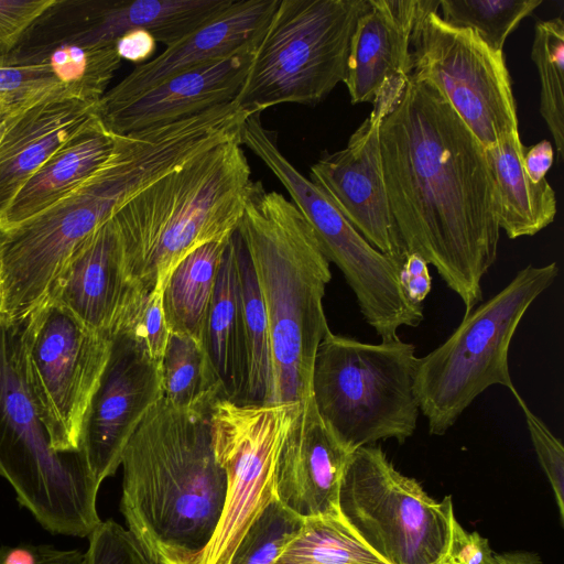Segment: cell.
<instances>
[{"mask_svg":"<svg viewBox=\"0 0 564 564\" xmlns=\"http://www.w3.org/2000/svg\"><path fill=\"white\" fill-rule=\"evenodd\" d=\"M383 178L405 253L420 254L462 300H482L500 228L486 151L445 98L410 74L380 127Z\"/></svg>","mask_w":564,"mask_h":564,"instance_id":"obj_1","label":"cell"},{"mask_svg":"<svg viewBox=\"0 0 564 564\" xmlns=\"http://www.w3.org/2000/svg\"><path fill=\"white\" fill-rule=\"evenodd\" d=\"M208 415L161 398L123 451L120 510L158 564H200L220 520L227 479Z\"/></svg>","mask_w":564,"mask_h":564,"instance_id":"obj_2","label":"cell"},{"mask_svg":"<svg viewBox=\"0 0 564 564\" xmlns=\"http://www.w3.org/2000/svg\"><path fill=\"white\" fill-rule=\"evenodd\" d=\"M112 135L109 156L80 185L0 230V322L22 323L46 302L76 249L123 204L177 166L174 148L155 129Z\"/></svg>","mask_w":564,"mask_h":564,"instance_id":"obj_3","label":"cell"},{"mask_svg":"<svg viewBox=\"0 0 564 564\" xmlns=\"http://www.w3.org/2000/svg\"><path fill=\"white\" fill-rule=\"evenodd\" d=\"M237 231L268 317L273 403H301L312 395L315 354L330 330L323 307L329 261L294 204L261 182L251 186Z\"/></svg>","mask_w":564,"mask_h":564,"instance_id":"obj_4","label":"cell"},{"mask_svg":"<svg viewBox=\"0 0 564 564\" xmlns=\"http://www.w3.org/2000/svg\"><path fill=\"white\" fill-rule=\"evenodd\" d=\"M253 181L241 139L195 156L141 191L108 219L129 276L165 286L197 248L238 228Z\"/></svg>","mask_w":564,"mask_h":564,"instance_id":"obj_5","label":"cell"},{"mask_svg":"<svg viewBox=\"0 0 564 564\" xmlns=\"http://www.w3.org/2000/svg\"><path fill=\"white\" fill-rule=\"evenodd\" d=\"M0 477L18 502L52 534L88 538L101 522L100 485L80 453L50 443L23 367L21 324L0 322Z\"/></svg>","mask_w":564,"mask_h":564,"instance_id":"obj_6","label":"cell"},{"mask_svg":"<svg viewBox=\"0 0 564 564\" xmlns=\"http://www.w3.org/2000/svg\"><path fill=\"white\" fill-rule=\"evenodd\" d=\"M419 357L400 338L369 344L330 330L319 343L312 372L317 412L354 451L413 435L420 413Z\"/></svg>","mask_w":564,"mask_h":564,"instance_id":"obj_7","label":"cell"},{"mask_svg":"<svg viewBox=\"0 0 564 564\" xmlns=\"http://www.w3.org/2000/svg\"><path fill=\"white\" fill-rule=\"evenodd\" d=\"M557 275L556 262L519 270L502 290L464 315L445 341L419 358L415 392L430 434L444 435L489 387L516 389L508 362L512 337Z\"/></svg>","mask_w":564,"mask_h":564,"instance_id":"obj_8","label":"cell"},{"mask_svg":"<svg viewBox=\"0 0 564 564\" xmlns=\"http://www.w3.org/2000/svg\"><path fill=\"white\" fill-rule=\"evenodd\" d=\"M368 0H279L235 99L248 116L315 106L346 77L349 42Z\"/></svg>","mask_w":564,"mask_h":564,"instance_id":"obj_9","label":"cell"},{"mask_svg":"<svg viewBox=\"0 0 564 564\" xmlns=\"http://www.w3.org/2000/svg\"><path fill=\"white\" fill-rule=\"evenodd\" d=\"M241 143L282 183L313 229L326 259L341 271L364 319L381 341L400 338L398 330L402 326H419L424 319L423 306H413L404 297L399 284L401 267L373 248L325 193L286 159L276 133L263 126L260 115L246 119Z\"/></svg>","mask_w":564,"mask_h":564,"instance_id":"obj_10","label":"cell"},{"mask_svg":"<svg viewBox=\"0 0 564 564\" xmlns=\"http://www.w3.org/2000/svg\"><path fill=\"white\" fill-rule=\"evenodd\" d=\"M338 509L389 564H433L448 546L455 513L451 496L437 501L401 474L381 447L355 449L345 468Z\"/></svg>","mask_w":564,"mask_h":564,"instance_id":"obj_11","label":"cell"},{"mask_svg":"<svg viewBox=\"0 0 564 564\" xmlns=\"http://www.w3.org/2000/svg\"><path fill=\"white\" fill-rule=\"evenodd\" d=\"M20 324L25 378L51 446L57 453H79L111 337L48 300Z\"/></svg>","mask_w":564,"mask_h":564,"instance_id":"obj_12","label":"cell"},{"mask_svg":"<svg viewBox=\"0 0 564 564\" xmlns=\"http://www.w3.org/2000/svg\"><path fill=\"white\" fill-rule=\"evenodd\" d=\"M440 0H427L410 40L412 75L433 86L485 149L519 132L503 52L474 31L445 22Z\"/></svg>","mask_w":564,"mask_h":564,"instance_id":"obj_13","label":"cell"},{"mask_svg":"<svg viewBox=\"0 0 564 564\" xmlns=\"http://www.w3.org/2000/svg\"><path fill=\"white\" fill-rule=\"evenodd\" d=\"M300 409L295 402L240 404L226 399L210 405L212 444L227 490L200 564H229L250 524L275 498L276 460Z\"/></svg>","mask_w":564,"mask_h":564,"instance_id":"obj_14","label":"cell"},{"mask_svg":"<svg viewBox=\"0 0 564 564\" xmlns=\"http://www.w3.org/2000/svg\"><path fill=\"white\" fill-rule=\"evenodd\" d=\"M408 76L384 84L372 102L370 115L349 137L347 145L325 152L310 170V180L355 229L401 268L406 253L386 191L380 127Z\"/></svg>","mask_w":564,"mask_h":564,"instance_id":"obj_15","label":"cell"},{"mask_svg":"<svg viewBox=\"0 0 564 564\" xmlns=\"http://www.w3.org/2000/svg\"><path fill=\"white\" fill-rule=\"evenodd\" d=\"M234 0H56L32 25L24 47L44 53L62 44H111L132 30L166 47L224 12Z\"/></svg>","mask_w":564,"mask_h":564,"instance_id":"obj_16","label":"cell"},{"mask_svg":"<svg viewBox=\"0 0 564 564\" xmlns=\"http://www.w3.org/2000/svg\"><path fill=\"white\" fill-rule=\"evenodd\" d=\"M161 398L160 365L129 335H113L107 366L85 416L79 448L99 485L116 474L129 440Z\"/></svg>","mask_w":564,"mask_h":564,"instance_id":"obj_17","label":"cell"},{"mask_svg":"<svg viewBox=\"0 0 564 564\" xmlns=\"http://www.w3.org/2000/svg\"><path fill=\"white\" fill-rule=\"evenodd\" d=\"M147 292L129 276L117 236L107 220L76 249L47 300L87 327L112 337Z\"/></svg>","mask_w":564,"mask_h":564,"instance_id":"obj_18","label":"cell"},{"mask_svg":"<svg viewBox=\"0 0 564 564\" xmlns=\"http://www.w3.org/2000/svg\"><path fill=\"white\" fill-rule=\"evenodd\" d=\"M352 452L308 397L301 402L276 460L275 498L302 519L339 513L340 482Z\"/></svg>","mask_w":564,"mask_h":564,"instance_id":"obj_19","label":"cell"},{"mask_svg":"<svg viewBox=\"0 0 564 564\" xmlns=\"http://www.w3.org/2000/svg\"><path fill=\"white\" fill-rule=\"evenodd\" d=\"M279 0H234L219 15L137 65L99 99L95 108L127 102L165 79L232 55L253 52Z\"/></svg>","mask_w":564,"mask_h":564,"instance_id":"obj_20","label":"cell"},{"mask_svg":"<svg viewBox=\"0 0 564 564\" xmlns=\"http://www.w3.org/2000/svg\"><path fill=\"white\" fill-rule=\"evenodd\" d=\"M253 52L204 64L174 75L138 97L95 115L112 134H127L181 120L231 102L248 75Z\"/></svg>","mask_w":564,"mask_h":564,"instance_id":"obj_21","label":"cell"},{"mask_svg":"<svg viewBox=\"0 0 564 564\" xmlns=\"http://www.w3.org/2000/svg\"><path fill=\"white\" fill-rule=\"evenodd\" d=\"M427 0H368L349 42L345 85L352 104L373 102L388 82L412 73L410 40Z\"/></svg>","mask_w":564,"mask_h":564,"instance_id":"obj_22","label":"cell"},{"mask_svg":"<svg viewBox=\"0 0 564 564\" xmlns=\"http://www.w3.org/2000/svg\"><path fill=\"white\" fill-rule=\"evenodd\" d=\"M95 106L62 86L21 111L0 143V213L94 115Z\"/></svg>","mask_w":564,"mask_h":564,"instance_id":"obj_23","label":"cell"},{"mask_svg":"<svg viewBox=\"0 0 564 564\" xmlns=\"http://www.w3.org/2000/svg\"><path fill=\"white\" fill-rule=\"evenodd\" d=\"M112 147L113 135L94 112L0 213V230L21 224L74 191L106 161Z\"/></svg>","mask_w":564,"mask_h":564,"instance_id":"obj_24","label":"cell"},{"mask_svg":"<svg viewBox=\"0 0 564 564\" xmlns=\"http://www.w3.org/2000/svg\"><path fill=\"white\" fill-rule=\"evenodd\" d=\"M235 232L227 242L219 267L207 318L205 348L220 381L224 399L242 404L247 351Z\"/></svg>","mask_w":564,"mask_h":564,"instance_id":"obj_25","label":"cell"},{"mask_svg":"<svg viewBox=\"0 0 564 564\" xmlns=\"http://www.w3.org/2000/svg\"><path fill=\"white\" fill-rule=\"evenodd\" d=\"M520 133L485 149L491 170L500 230L508 238L531 237L547 227L556 215V196L546 178L534 183L523 167Z\"/></svg>","mask_w":564,"mask_h":564,"instance_id":"obj_26","label":"cell"},{"mask_svg":"<svg viewBox=\"0 0 564 564\" xmlns=\"http://www.w3.org/2000/svg\"><path fill=\"white\" fill-rule=\"evenodd\" d=\"M229 238L197 248L170 274L163 308L171 333L191 336L205 346L208 313Z\"/></svg>","mask_w":564,"mask_h":564,"instance_id":"obj_27","label":"cell"},{"mask_svg":"<svg viewBox=\"0 0 564 564\" xmlns=\"http://www.w3.org/2000/svg\"><path fill=\"white\" fill-rule=\"evenodd\" d=\"M162 399L177 409H209L224 399L220 381L203 344L171 333L160 364Z\"/></svg>","mask_w":564,"mask_h":564,"instance_id":"obj_28","label":"cell"},{"mask_svg":"<svg viewBox=\"0 0 564 564\" xmlns=\"http://www.w3.org/2000/svg\"><path fill=\"white\" fill-rule=\"evenodd\" d=\"M235 240L247 351V382L242 404H270L274 398V373L268 317L250 258L237 230Z\"/></svg>","mask_w":564,"mask_h":564,"instance_id":"obj_29","label":"cell"},{"mask_svg":"<svg viewBox=\"0 0 564 564\" xmlns=\"http://www.w3.org/2000/svg\"><path fill=\"white\" fill-rule=\"evenodd\" d=\"M279 558L318 564H389L340 513L304 519L300 531Z\"/></svg>","mask_w":564,"mask_h":564,"instance_id":"obj_30","label":"cell"},{"mask_svg":"<svg viewBox=\"0 0 564 564\" xmlns=\"http://www.w3.org/2000/svg\"><path fill=\"white\" fill-rule=\"evenodd\" d=\"M115 43L78 45L62 44L36 58L46 62L57 78L84 100L97 104L121 65Z\"/></svg>","mask_w":564,"mask_h":564,"instance_id":"obj_31","label":"cell"},{"mask_svg":"<svg viewBox=\"0 0 564 564\" xmlns=\"http://www.w3.org/2000/svg\"><path fill=\"white\" fill-rule=\"evenodd\" d=\"M531 58L541 84L540 113L561 160L564 147V21L561 17L535 23Z\"/></svg>","mask_w":564,"mask_h":564,"instance_id":"obj_32","label":"cell"},{"mask_svg":"<svg viewBox=\"0 0 564 564\" xmlns=\"http://www.w3.org/2000/svg\"><path fill=\"white\" fill-rule=\"evenodd\" d=\"M542 0H440L441 18L474 31L489 47L503 52L507 37Z\"/></svg>","mask_w":564,"mask_h":564,"instance_id":"obj_33","label":"cell"},{"mask_svg":"<svg viewBox=\"0 0 564 564\" xmlns=\"http://www.w3.org/2000/svg\"><path fill=\"white\" fill-rule=\"evenodd\" d=\"M303 520L272 499L243 534L229 564H273L297 534Z\"/></svg>","mask_w":564,"mask_h":564,"instance_id":"obj_34","label":"cell"},{"mask_svg":"<svg viewBox=\"0 0 564 564\" xmlns=\"http://www.w3.org/2000/svg\"><path fill=\"white\" fill-rule=\"evenodd\" d=\"M163 291L160 284L148 291L119 332L129 335L158 365L171 335L163 308Z\"/></svg>","mask_w":564,"mask_h":564,"instance_id":"obj_35","label":"cell"},{"mask_svg":"<svg viewBox=\"0 0 564 564\" xmlns=\"http://www.w3.org/2000/svg\"><path fill=\"white\" fill-rule=\"evenodd\" d=\"M85 554L86 564H158L142 543L113 520L95 528Z\"/></svg>","mask_w":564,"mask_h":564,"instance_id":"obj_36","label":"cell"},{"mask_svg":"<svg viewBox=\"0 0 564 564\" xmlns=\"http://www.w3.org/2000/svg\"><path fill=\"white\" fill-rule=\"evenodd\" d=\"M523 412L539 463L554 494L560 519L564 521V447L544 422L529 408L517 389L511 391Z\"/></svg>","mask_w":564,"mask_h":564,"instance_id":"obj_37","label":"cell"},{"mask_svg":"<svg viewBox=\"0 0 564 564\" xmlns=\"http://www.w3.org/2000/svg\"><path fill=\"white\" fill-rule=\"evenodd\" d=\"M56 0H0V57L12 53Z\"/></svg>","mask_w":564,"mask_h":564,"instance_id":"obj_38","label":"cell"},{"mask_svg":"<svg viewBox=\"0 0 564 564\" xmlns=\"http://www.w3.org/2000/svg\"><path fill=\"white\" fill-rule=\"evenodd\" d=\"M63 86L46 63H25L12 55L0 57V94L44 91Z\"/></svg>","mask_w":564,"mask_h":564,"instance_id":"obj_39","label":"cell"},{"mask_svg":"<svg viewBox=\"0 0 564 564\" xmlns=\"http://www.w3.org/2000/svg\"><path fill=\"white\" fill-rule=\"evenodd\" d=\"M433 564H494V552L486 538L466 531L455 518L447 550Z\"/></svg>","mask_w":564,"mask_h":564,"instance_id":"obj_40","label":"cell"},{"mask_svg":"<svg viewBox=\"0 0 564 564\" xmlns=\"http://www.w3.org/2000/svg\"><path fill=\"white\" fill-rule=\"evenodd\" d=\"M0 564H86V554L45 544H19L0 547Z\"/></svg>","mask_w":564,"mask_h":564,"instance_id":"obj_41","label":"cell"},{"mask_svg":"<svg viewBox=\"0 0 564 564\" xmlns=\"http://www.w3.org/2000/svg\"><path fill=\"white\" fill-rule=\"evenodd\" d=\"M399 284L410 304L423 306V302L432 289V278L429 264L420 254H406L399 272Z\"/></svg>","mask_w":564,"mask_h":564,"instance_id":"obj_42","label":"cell"},{"mask_svg":"<svg viewBox=\"0 0 564 564\" xmlns=\"http://www.w3.org/2000/svg\"><path fill=\"white\" fill-rule=\"evenodd\" d=\"M156 40L145 30H132L115 42L116 51L121 59L144 64L151 59L156 51Z\"/></svg>","mask_w":564,"mask_h":564,"instance_id":"obj_43","label":"cell"},{"mask_svg":"<svg viewBox=\"0 0 564 564\" xmlns=\"http://www.w3.org/2000/svg\"><path fill=\"white\" fill-rule=\"evenodd\" d=\"M554 159V150L550 141L525 147L523 152V167L530 180L538 183L545 177Z\"/></svg>","mask_w":564,"mask_h":564,"instance_id":"obj_44","label":"cell"},{"mask_svg":"<svg viewBox=\"0 0 564 564\" xmlns=\"http://www.w3.org/2000/svg\"><path fill=\"white\" fill-rule=\"evenodd\" d=\"M59 87L44 91L0 94V116L31 106Z\"/></svg>","mask_w":564,"mask_h":564,"instance_id":"obj_45","label":"cell"},{"mask_svg":"<svg viewBox=\"0 0 564 564\" xmlns=\"http://www.w3.org/2000/svg\"><path fill=\"white\" fill-rule=\"evenodd\" d=\"M494 564H543L541 557L532 552L514 551L494 553Z\"/></svg>","mask_w":564,"mask_h":564,"instance_id":"obj_46","label":"cell"},{"mask_svg":"<svg viewBox=\"0 0 564 564\" xmlns=\"http://www.w3.org/2000/svg\"><path fill=\"white\" fill-rule=\"evenodd\" d=\"M25 108L0 116V143H1L2 139L4 138L7 131L11 127V124L14 122V120L18 118V116L21 113V111L24 110Z\"/></svg>","mask_w":564,"mask_h":564,"instance_id":"obj_47","label":"cell"},{"mask_svg":"<svg viewBox=\"0 0 564 564\" xmlns=\"http://www.w3.org/2000/svg\"><path fill=\"white\" fill-rule=\"evenodd\" d=\"M273 564H318V563L306 562V561H289V560L278 558Z\"/></svg>","mask_w":564,"mask_h":564,"instance_id":"obj_48","label":"cell"}]
</instances>
